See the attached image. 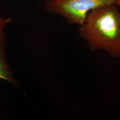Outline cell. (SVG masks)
<instances>
[{
	"mask_svg": "<svg viewBox=\"0 0 120 120\" xmlns=\"http://www.w3.org/2000/svg\"><path fill=\"white\" fill-rule=\"evenodd\" d=\"M115 0H49L44 4L45 11L62 16L70 25H81L90 11Z\"/></svg>",
	"mask_w": 120,
	"mask_h": 120,
	"instance_id": "cell-2",
	"label": "cell"
},
{
	"mask_svg": "<svg viewBox=\"0 0 120 120\" xmlns=\"http://www.w3.org/2000/svg\"><path fill=\"white\" fill-rule=\"evenodd\" d=\"M92 52L103 49L112 57H120V12L114 4L90 11L79 30Z\"/></svg>",
	"mask_w": 120,
	"mask_h": 120,
	"instance_id": "cell-1",
	"label": "cell"
},
{
	"mask_svg": "<svg viewBox=\"0 0 120 120\" xmlns=\"http://www.w3.org/2000/svg\"><path fill=\"white\" fill-rule=\"evenodd\" d=\"M12 21L11 18L4 19L0 15V79L6 81L22 90L19 81L13 76L6 55L7 37L5 28Z\"/></svg>",
	"mask_w": 120,
	"mask_h": 120,
	"instance_id": "cell-3",
	"label": "cell"
},
{
	"mask_svg": "<svg viewBox=\"0 0 120 120\" xmlns=\"http://www.w3.org/2000/svg\"><path fill=\"white\" fill-rule=\"evenodd\" d=\"M114 4H116L117 7H120V0H115V1H114Z\"/></svg>",
	"mask_w": 120,
	"mask_h": 120,
	"instance_id": "cell-4",
	"label": "cell"
}]
</instances>
